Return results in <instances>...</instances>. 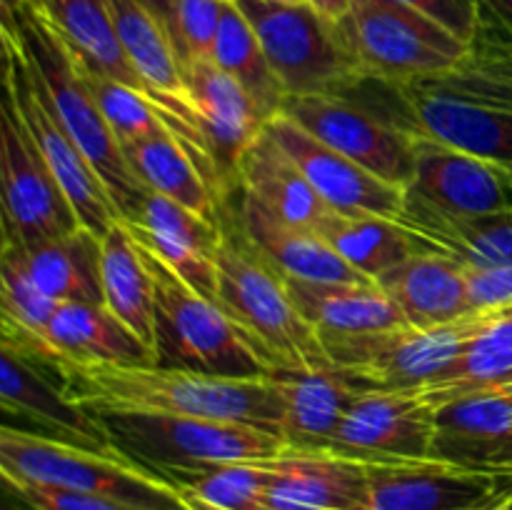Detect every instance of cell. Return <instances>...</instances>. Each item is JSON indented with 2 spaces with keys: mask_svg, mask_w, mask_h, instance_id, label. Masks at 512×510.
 Wrapping results in <instances>:
<instances>
[{
  "mask_svg": "<svg viewBox=\"0 0 512 510\" xmlns=\"http://www.w3.org/2000/svg\"><path fill=\"white\" fill-rule=\"evenodd\" d=\"M413 133L490 160L512 173V28L480 10L465 58L433 78L395 85Z\"/></svg>",
  "mask_w": 512,
  "mask_h": 510,
  "instance_id": "cell-1",
  "label": "cell"
},
{
  "mask_svg": "<svg viewBox=\"0 0 512 510\" xmlns=\"http://www.w3.org/2000/svg\"><path fill=\"white\" fill-rule=\"evenodd\" d=\"M70 398L93 413H143L245 423L280 435L283 400L268 375L213 378L158 365H105L58 360Z\"/></svg>",
  "mask_w": 512,
  "mask_h": 510,
  "instance_id": "cell-2",
  "label": "cell"
},
{
  "mask_svg": "<svg viewBox=\"0 0 512 510\" xmlns=\"http://www.w3.org/2000/svg\"><path fill=\"white\" fill-rule=\"evenodd\" d=\"M3 28L15 30L50 110L98 170L110 198L118 205L120 218H133L150 190L133 173L118 138L103 118L85 75V60L33 0L3 8Z\"/></svg>",
  "mask_w": 512,
  "mask_h": 510,
  "instance_id": "cell-3",
  "label": "cell"
},
{
  "mask_svg": "<svg viewBox=\"0 0 512 510\" xmlns=\"http://www.w3.org/2000/svg\"><path fill=\"white\" fill-rule=\"evenodd\" d=\"M218 260V308L248 340L268 370L333 365L318 330L300 315L283 275L243 240L223 210Z\"/></svg>",
  "mask_w": 512,
  "mask_h": 510,
  "instance_id": "cell-4",
  "label": "cell"
},
{
  "mask_svg": "<svg viewBox=\"0 0 512 510\" xmlns=\"http://www.w3.org/2000/svg\"><path fill=\"white\" fill-rule=\"evenodd\" d=\"M0 473L5 483L73 490L135 510H198L173 480L118 450L85 448L13 425L0 430Z\"/></svg>",
  "mask_w": 512,
  "mask_h": 510,
  "instance_id": "cell-5",
  "label": "cell"
},
{
  "mask_svg": "<svg viewBox=\"0 0 512 510\" xmlns=\"http://www.w3.org/2000/svg\"><path fill=\"white\" fill-rule=\"evenodd\" d=\"M118 453L160 475L278 458L288 443L273 430L208 418L95 413Z\"/></svg>",
  "mask_w": 512,
  "mask_h": 510,
  "instance_id": "cell-6",
  "label": "cell"
},
{
  "mask_svg": "<svg viewBox=\"0 0 512 510\" xmlns=\"http://www.w3.org/2000/svg\"><path fill=\"white\" fill-rule=\"evenodd\" d=\"M155 285V365L213 378H263L268 365L215 303L190 290L145 248Z\"/></svg>",
  "mask_w": 512,
  "mask_h": 510,
  "instance_id": "cell-7",
  "label": "cell"
},
{
  "mask_svg": "<svg viewBox=\"0 0 512 510\" xmlns=\"http://www.w3.org/2000/svg\"><path fill=\"white\" fill-rule=\"evenodd\" d=\"M338 30L365 78L390 85L448 73L470 45L398 0H353V10Z\"/></svg>",
  "mask_w": 512,
  "mask_h": 510,
  "instance_id": "cell-8",
  "label": "cell"
},
{
  "mask_svg": "<svg viewBox=\"0 0 512 510\" xmlns=\"http://www.w3.org/2000/svg\"><path fill=\"white\" fill-rule=\"evenodd\" d=\"M235 5L253 25L288 98L348 93L365 80L338 25L308 3L235 0Z\"/></svg>",
  "mask_w": 512,
  "mask_h": 510,
  "instance_id": "cell-9",
  "label": "cell"
},
{
  "mask_svg": "<svg viewBox=\"0 0 512 510\" xmlns=\"http://www.w3.org/2000/svg\"><path fill=\"white\" fill-rule=\"evenodd\" d=\"M0 30H3L5 100L13 105L15 115L38 148L43 163L48 165L50 175L60 185L65 198L70 200L80 225L103 238L118 220H123L118 205L110 198L108 188L100 180L93 163L85 158L83 150L65 133L63 125L50 110L48 100L40 90L38 75H35L15 30Z\"/></svg>",
  "mask_w": 512,
  "mask_h": 510,
  "instance_id": "cell-10",
  "label": "cell"
},
{
  "mask_svg": "<svg viewBox=\"0 0 512 510\" xmlns=\"http://www.w3.org/2000/svg\"><path fill=\"white\" fill-rule=\"evenodd\" d=\"M283 113L313 138L363 165L378 178L408 188L415 173V133L398 118V98L388 108L360 103L348 93L288 98Z\"/></svg>",
  "mask_w": 512,
  "mask_h": 510,
  "instance_id": "cell-11",
  "label": "cell"
},
{
  "mask_svg": "<svg viewBox=\"0 0 512 510\" xmlns=\"http://www.w3.org/2000/svg\"><path fill=\"white\" fill-rule=\"evenodd\" d=\"M483 320L485 313H470L438 328L405 325L385 333L328 338L323 345L333 365L355 370L375 388L415 390L438 383L458 363Z\"/></svg>",
  "mask_w": 512,
  "mask_h": 510,
  "instance_id": "cell-12",
  "label": "cell"
},
{
  "mask_svg": "<svg viewBox=\"0 0 512 510\" xmlns=\"http://www.w3.org/2000/svg\"><path fill=\"white\" fill-rule=\"evenodd\" d=\"M183 73L198 135V168L225 208L230 195L240 190V160L263 135L268 120L243 85L235 83L213 60L185 65Z\"/></svg>",
  "mask_w": 512,
  "mask_h": 510,
  "instance_id": "cell-13",
  "label": "cell"
},
{
  "mask_svg": "<svg viewBox=\"0 0 512 510\" xmlns=\"http://www.w3.org/2000/svg\"><path fill=\"white\" fill-rule=\"evenodd\" d=\"M363 510H500L512 500V470L448 460H365Z\"/></svg>",
  "mask_w": 512,
  "mask_h": 510,
  "instance_id": "cell-14",
  "label": "cell"
},
{
  "mask_svg": "<svg viewBox=\"0 0 512 510\" xmlns=\"http://www.w3.org/2000/svg\"><path fill=\"white\" fill-rule=\"evenodd\" d=\"M0 190L3 233L20 243L63 238L83 228L8 100L0 113Z\"/></svg>",
  "mask_w": 512,
  "mask_h": 510,
  "instance_id": "cell-15",
  "label": "cell"
},
{
  "mask_svg": "<svg viewBox=\"0 0 512 510\" xmlns=\"http://www.w3.org/2000/svg\"><path fill=\"white\" fill-rule=\"evenodd\" d=\"M435 408L418 390H365L345 413L330 453L355 460L433 458Z\"/></svg>",
  "mask_w": 512,
  "mask_h": 510,
  "instance_id": "cell-16",
  "label": "cell"
},
{
  "mask_svg": "<svg viewBox=\"0 0 512 510\" xmlns=\"http://www.w3.org/2000/svg\"><path fill=\"white\" fill-rule=\"evenodd\" d=\"M265 133L293 158L315 193L340 215H380L398 220L405 205V188L378 178L353 163L280 113L265 123Z\"/></svg>",
  "mask_w": 512,
  "mask_h": 510,
  "instance_id": "cell-17",
  "label": "cell"
},
{
  "mask_svg": "<svg viewBox=\"0 0 512 510\" xmlns=\"http://www.w3.org/2000/svg\"><path fill=\"white\" fill-rule=\"evenodd\" d=\"M405 190L450 215L512 210V173L420 133H415V173Z\"/></svg>",
  "mask_w": 512,
  "mask_h": 510,
  "instance_id": "cell-18",
  "label": "cell"
},
{
  "mask_svg": "<svg viewBox=\"0 0 512 510\" xmlns=\"http://www.w3.org/2000/svg\"><path fill=\"white\" fill-rule=\"evenodd\" d=\"M140 248L158 258L190 290L218 305V260L223 225L208 223L165 195L148 193L138 213L123 220Z\"/></svg>",
  "mask_w": 512,
  "mask_h": 510,
  "instance_id": "cell-19",
  "label": "cell"
},
{
  "mask_svg": "<svg viewBox=\"0 0 512 510\" xmlns=\"http://www.w3.org/2000/svg\"><path fill=\"white\" fill-rule=\"evenodd\" d=\"M268 378L283 400L280 438L295 450H328L355 398L375 388L340 365L278 368L268 370Z\"/></svg>",
  "mask_w": 512,
  "mask_h": 510,
  "instance_id": "cell-20",
  "label": "cell"
},
{
  "mask_svg": "<svg viewBox=\"0 0 512 510\" xmlns=\"http://www.w3.org/2000/svg\"><path fill=\"white\" fill-rule=\"evenodd\" d=\"M433 458L512 470V385L475 390L435 410Z\"/></svg>",
  "mask_w": 512,
  "mask_h": 510,
  "instance_id": "cell-21",
  "label": "cell"
},
{
  "mask_svg": "<svg viewBox=\"0 0 512 510\" xmlns=\"http://www.w3.org/2000/svg\"><path fill=\"white\" fill-rule=\"evenodd\" d=\"M0 403L8 415H25L50 430L55 438L85 448L115 450L98 415L75 403L68 390L58 388L38 368V360L10 340H3L0 350Z\"/></svg>",
  "mask_w": 512,
  "mask_h": 510,
  "instance_id": "cell-22",
  "label": "cell"
},
{
  "mask_svg": "<svg viewBox=\"0 0 512 510\" xmlns=\"http://www.w3.org/2000/svg\"><path fill=\"white\" fill-rule=\"evenodd\" d=\"M268 510H363L368 495L365 460L330 450H295L270 460Z\"/></svg>",
  "mask_w": 512,
  "mask_h": 510,
  "instance_id": "cell-23",
  "label": "cell"
},
{
  "mask_svg": "<svg viewBox=\"0 0 512 510\" xmlns=\"http://www.w3.org/2000/svg\"><path fill=\"white\" fill-rule=\"evenodd\" d=\"M233 220L245 243L283 278L310 280V283H373L350 268L330 248L328 240L313 230L295 228L275 218L243 190H238V210Z\"/></svg>",
  "mask_w": 512,
  "mask_h": 510,
  "instance_id": "cell-24",
  "label": "cell"
},
{
  "mask_svg": "<svg viewBox=\"0 0 512 510\" xmlns=\"http://www.w3.org/2000/svg\"><path fill=\"white\" fill-rule=\"evenodd\" d=\"M398 223L420 250L445 255L465 270L512 265V210L493 215H450L430 208L405 190Z\"/></svg>",
  "mask_w": 512,
  "mask_h": 510,
  "instance_id": "cell-25",
  "label": "cell"
},
{
  "mask_svg": "<svg viewBox=\"0 0 512 510\" xmlns=\"http://www.w3.org/2000/svg\"><path fill=\"white\" fill-rule=\"evenodd\" d=\"M300 315L318 330L320 340L355 338L405 328L403 310L378 283H310L283 278Z\"/></svg>",
  "mask_w": 512,
  "mask_h": 510,
  "instance_id": "cell-26",
  "label": "cell"
},
{
  "mask_svg": "<svg viewBox=\"0 0 512 510\" xmlns=\"http://www.w3.org/2000/svg\"><path fill=\"white\" fill-rule=\"evenodd\" d=\"M413 328H438L468 318V270L433 250H418L378 280Z\"/></svg>",
  "mask_w": 512,
  "mask_h": 510,
  "instance_id": "cell-27",
  "label": "cell"
},
{
  "mask_svg": "<svg viewBox=\"0 0 512 510\" xmlns=\"http://www.w3.org/2000/svg\"><path fill=\"white\" fill-rule=\"evenodd\" d=\"M238 183L245 195L295 228L320 233L335 213L313 190L288 153L263 130L240 160Z\"/></svg>",
  "mask_w": 512,
  "mask_h": 510,
  "instance_id": "cell-28",
  "label": "cell"
},
{
  "mask_svg": "<svg viewBox=\"0 0 512 510\" xmlns=\"http://www.w3.org/2000/svg\"><path fill=\"white\" fill-rule=\"evenodd\" d=\"M45 343L58 360L105 365H155V355L105 305L60 303L45 328Z\"/></svg>",
  "mask_w": 512,
  "mask_h": 510,
  "instance_id": "cell-29",
  "label": "cell"
},
{
  "mask_svg": "<svg viewBox=\"0 0 512 510\" xmlns=\"http://www.w3.org/2000/svg\"><path fill=\"white\" fill-rule=\"evenodd\" d=\"M105 308L155 355V285L145 255L123 220L100 238Z\"/></svg>",
  "mask_w": 512,
  "mask_h": 510,
  "instance_id": "cell-30",
  "label": "cell"
},
{
  "mask_svg": "<svg viewBox=\"0 0 512 510\" xmlns=\"http://www.w3.org/2000/svg\"><path fill=\"white\" fill-rule=\"evenodd\" d=\"M123 153L140 183L150 193L165 195L208 223L223 225V205L200 173L193 155L173 133H160L153 138L125 143Z\"/></svg>",
  "mask_w": 512,
  "mask_h": 510,
  "instance_id": "cell-31",
  "label": "cell"
},
{
  "mask_svg": "<svg viewBox=\"0 0 512 510\" xmlns=\"http://www.w3.org/2000/svg\"><path fill=\"white\" fill-rule=\"evenodd\" d=\"M15 243L23 250L25 265L45 295L58 303L105 305L98 235L80 228L78 233L63 238L38 240V243L15 240Z\"/></svg>",
  "mask_w": 512,
  "mask_h": 510,
  "instance_id": "cell-32",
  "label": "cell"
},
{
  "mask_svg": "<svg viewBox=\"0 0 512 510\" xmlns=\"http://www.w3.org/2000/svg\"><path fill=\"white\" fill-rule=\"evenodd\" d=\"M495 385H512V305L485 313L458 363L438 383L415 390L438 410L448 400Z\"/></svg>",
  "mask_w": 512,
  "mask_h": 510,
  "instance_id": "cell-33",
  "label": "cell"
},
{
  "mask_svg": "<svg viewBox=\"0 0 512 510\" xmlns=\"http://www.w3.org/2000/svg\"><path fill=\"white\" fill-rule=\"evenodd\" d=\"M33 3L78 50L88 68L110 75L125 85H133L148 95L143 80L128 63L123 45L115 35L108 0H33Z\"/></svg>",
  "mask_w": 512,
  "mask_h": 510,
  "instance_id": "cell-34",
  "label": "cell"
},
{
  "mask_svg": "<svg viewBox=\"0 0 512 510\" xmlns=\"http://www.w3.org/2000/svg\"><path fill=\"white\" fill-rule=\"evenodd\" d=\"M320 238L350 265L378 283L390 270L400 268L418 253V245L398 220L380 215H340L333 213L320 228Z\"/></svg>",
  "mask_w": 512,
  "mask_h": 510,
  "instance_id": "cell-35",
  "label": "cell"
},
{
  "mask_svg": "<svg viewBox=\"0 0 512 510\" xmlns=\"http://www.w3.org/2000/svg\"><path fill=\"white\" fill-rule=\"evenodd\" d=\"M210 60L220 70H225L235 83L243 85V90L253 98L265 120H273L275 115L283 113L288 95H285L278 75L270 68L268 55H265L253 25L245 18L243 10L235 5V0L225 3Z\"/></svg>",
  "mask_w": 512,
  "mask_h": 510,
  "instance_id": "cell-36",
  "label": "cell"
},
{
  "mask_svg": "<svg viewBox=\"0 0 512 510\" xmlns=\"http://www.w3.org/2000/svg\"><path fill=\"white\" fill-rule=\"evenodd\" d=\"M85 75H88L95 100H98L103 118L108 120L113 135L118 138L120 148L125 143H135V140L168 133V125L163 123L153 100L143 90L120 83V80L98 73V70L88 68V65H85Z\"/></svg>",
  "mask_w": 512,
  "mask_h": 510,
  "instance_id": "cell-37",
  "label": "cell"
},
{
  "mask_svg": "<svg viewBox=\"0 0 512 510\" xmlns=\"http://www.w3.org/2000/svg\"><path fill=\"white\" fill-rule=\"evenodd\" d=\"M225 3L228 0H173L170 3L165 25H168L183 68L213 58Z\"/></svg>",
  "mask_w": 512,
  "mask_h": 510,
  "instance_id": "cell-38",
  "label": "cell"
},
{
  "mask_svg": "<svg viewBox=\"0 0 512 510\" xmlns=\"http://www.w3.org/2000/svg\"><path fill=\"white\" fill-rule=\"evenodd\" d=\"M8 488L28 505L30 510H135L130 505L115 503L108 498L73 493V490L45 488V485L8 483Z\"/></svg>",
  "mask_w": 512,
  "mask_h": 510,
  "instance_id": "cell-39",
  "label": "cell"
},
{
  "mask_svg": "<svg viewBox=\"0 0 512 510\" xmlns=\"http://www.w3.org/2000/svg\"><path fill=\"white\" fill-rule=\"evenodd\" d=\"M398 3L428 15L465 43L473 40L480 23V10H483L480 0H398Z\"/></svg>",
  "mask_w": 512,
  "mask_h": 510,
  "instance_id": "cell-40",
  "label": "cell"
},
{
  "mask_svg": "<svg viewBox=\"0 0 512 510\" xmlns=\"http://www.w3.org/2000/svg\"><path fill=\"white\" fill-rule=\"evenodd\" d=\"M468 295L473 313H490L512 305V265L468 270Z\"/></svg>",
  "mask_w": 512,
  "mask_h": 510,
  "instance_id": "cell-41",
  "label": "cell"
},
{
  "mask_svg": "<svg viewBox=\"0 0 512 510\" xmlns=\"http://www.w3.org/2000/svg\"><path fill=\"white\" fill-rule=\"evenodd\" d=\"M315 13L323 15L330 23H343L348 18V13L353 10V0H305Z\"/></svg>",
  "mask_w": 512,
  "mask_h": 510,
  "instance_id": "cell-42",
  "label": "cell"
},
{
  "mask_svg": "<svg viewBox=\"0 0 512 510\" xmlns=\"http://www.w3.org/2000/svg\"><path fill=\"white\" fill-rule=\"evenodd\" d=\"M480 5L488 8L498 20H503L508 28H512V0H480Z\"/></svg>",
  "mask_w": 512,
  "mask_h": 510,
  "instance_id": "cell-43",
  "label": "cell"
},
{
  "mask_svg": "<svg viewBox=\"0 0 512 510\" xmlns=\"http://www.w3.org/2000/svg\"><path fill=\"white\" fill-rule=\"evenodd\" d=\"M140 3H145L148 5L150 10H153L155 15H158L160 20H168V13H170V3H173V0H140ZM165 28H168V25H165Z\"/></svg>",
  "mask_w": 512,
  "mask_h": 510,
  "instance_id": "cell-44",
  "label": "cell"
},
{
  "mask_svg": "<svg viewBox=\"0 0 512 510\" xmlns=\"http://www.w3.org/2000/svg\"><path fill=\"white\" fill-rule=\"evenodd\" d=\"M268 3H305V0H268Z\"/></svg>",
  "mask_w": 512,
  "mask_h": 510,
  "instance_id": "cell-45",
  "label": "cell"
},
{
  "mask_svg": "<svg viewBox=\"0 0 512 510\" xmlns=\"http://www.w3.org/2000/svg\"><path fill=\"white\" fill-rule=\"evenodd\" d=\"M508 508H510V510H512V500H510V503H508Z\"/></svg>",
  "mask_w": 512,
  "mask_h": 510,
  "instance_id": "cell-46",
  "label": "cell"
},
{
  "mask_svg": "<svg viewBox=\"0 0 512 510\" xmlns=\"http://www.w3.org/2000/svg\"><path fill=\"white\" fill-rule=\"evenodd\" d=\"M500 510H510V508H508V505H505V508H500Z\"/></svg>",
  "mask_w": 512,
  "mask_h": 510,
  "instance_id": "cell-47",
  "label": "cell"
}]
</instances>
